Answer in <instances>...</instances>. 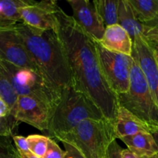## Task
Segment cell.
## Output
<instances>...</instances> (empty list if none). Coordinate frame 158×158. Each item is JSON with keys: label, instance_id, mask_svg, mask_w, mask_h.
<instances>
[{"label": "cell", "instance_id": "cell-1", "mask_svg": "<svg viewBox=\"0 0 158 158\" xmlns=\"http://www.w3.org/2000/svg\"><path fill=\"white\" fill-rule=\"evenodd\" d=\"M56 32L63 46L75 90L88 97L105 118L115 123L119 104L117 96L102 73L96 40L84 32L71 15L60 6L56 12Z\"/></svg>", "mask_w": 158, "mask_h": 158}, {"label": "cell", "instance_id": "cell-2", "mask_svg": "<svg viewBox=\"0 0 158 158\" xmlns=\"http://www.w3.org/2000/svg\"><path fill=\"white\" fill-rule=\"evenodd\" d=\"M15 29L46 80L59 90L72 87L69 65L55 29L42 30L24 23H17Z\"/></svg>", "mask_w": 158, "mask_h": 158}, {"label": "cell", "instance_id": "cell-3", "mask_svg": "<svg viewBox=\"0 0 158 158\" xmlns=\"http://www.w3.org/2000/svg\"><path fill=\"white\" fill-rule=\"evenodd\" d=\"M54 138L77 148L85 158H106L110 145L117 137L114 123L103 118L83 120L72 131Z\"/></svg>", "mask_w": 158, "mask_h": 158}, {"label": "cell", "instance_id": "cell-4", "mask_svg": "<svg viewBox=\"0 0 158 158\" xmlns=\"http://www.w3.org/2000/svg\"><path fill=\"white\" fill-rule=\"evenodd\" d=\"M105 118L100 110L86 96L73 87L65 89L58 106L51 116L48 133L51 137L64 134L88 119Z\"/></svg>", "mask_w": 158, "mask_h": 158}, {"label": "cell", "instance_id": "cell-5", "mask_svg": "<svg viewBox=\"0 0 158 158\" xmlns=\"http://www.w3.org/2000/svg\"><path fill=\"white\" fill-rule=\"evenodd\" d=\"M0 70L8 79L18 97L26 96L40 100L53 113L61 100L63 91L56 89L41 73L32 69L19 67L0 60Z\"/></svg>", "mask_w": 158, "mask_h": 158}, {"label": "cell", "instance_id": "cell-6", "mask_svg": "<svg viewBox=\"0 0 158 158\" xmlns=\"http://www.w3.org/2000/svg\"><path fill=\"white\" fill-rule=\"evenodd\" d=\"M117 100L119 106L129 110L148 125H158V106L135 57L131 71L129 89L125 94L117 95Z\"/></svg>", "mask_w": 158, "mask_h": 158}, {"label": "cell", "instance_id": "cell-7", "mask_svg": "<svg viewBox=\"0 0 158 158\" xmlns=\"http://www.w3.org/2000/svg\"><path fill=\"white\" fill-rule=\"evenodd\" d=\"M96 46L100 69L108 86L117 96L127 92L134 57L110 52L98 42Z\"/></svg>", "mask_w": 158, "mask_h": 158}, {"label": "cell", "instance_id": "cell-8", "mask_svg": "<svg viewBox=\"0 0 158 158\" xmlns=\"http://www.w3.org/2000/svg\"><path fill=\"white\" fill-rule=\"evenodd\" d=\"M0 60L41 73L26 49L23 40L15 30V26L0 28Z\"/></svg>", "mask_w": 158, "mask_h": 158}, {"label": "cell", "instance_id": "cell-9", "mask_svg": "<svg viewBox=\"0 0 158 158\" xmlns=\"http://www.w3.org/2000/svg\"><path fill=\"white\" fill-rule=\"evenodd\" d=\"M132 56L137 59L158 106V63L155 49L144 35H137L133 42Z\"/></svg>", "mask_w": 158, "mask_h": 158}, {"label": "cell", "instance_id": "cell-10", "mask_svg": "<svg viewBox=\"0 0 158 158\" xmlns=\"http://www.w3.org/2000/svg\"><path fill=\"white\" fill-rule=\"evenodd\" d=\"M56 1L45 0L35 2L28 0V3L20 9L23 23L35 29L51 30L56 27V12L58 8Z\"/></svg>", "mask_w": 158, "mask_h": 158}, {"label": "cell", "instance_id": "cell-11", "mask_svg": "<svg viewBox=\"0 0 158 158\" xmlns=\"http://www.w3.org/2000/svg\"><path fill=\"white\" fill-rule=\"evenodd\" d=\"M52 111L40 100L26 96L18 97L14 118L41 131H48Z\"/></svg>", "mask_w": 158, "mask_h": 158}, {"label": "cell", "instance_id": "cell-12", "mask_svg": "<svg viewBox=\"0 0 158 158\" xmlns=\"http://www.w3.org/2000/svg\"><path fill=\"white\" fill-rule=\"evenodd\" d=\"M73 10V18L83 31L97 42L104 35L105 27L94 2L88 0H68Z\"/></svg>", "mask_w": 158, "mask_h": 158}, {"label": "cell", "instance_id": "cell-13", "mask_svg": "<svg viewBox=\"0 0 158 158\" xmlns=\"http://www.w3.org/2000/svg\"><path fill=\"white\" fill-rule=\"evenodd\" d=\"M98 43L110 52L132 56V39L127 32L119 24L106 27L104 35Z\"/></svg>", "mask_w": 158, "mask_h": 158}, {"label": "cell", "instance_id": "cell-14", "mask_svg": "<svg viewBox=\"0 0 158 158\" xmlns=\"http://www.w3.org/2000/svg\"><path fill=\"white\" fill-rule=\"evenodd\" d=\"M117 138L135 135L142 132H149V125L122 106H119L114 123Z\"/></svg>", "mask_w": 158, "mask_h": 158}, {"label": "cell", "instance_id": "cell-15", "mask_svg": "<svg viewBox=\"0 0 158 158\" xmlns=\"http://www.w3.org/2000/svg\"><path fill=\"white\" fill-rule=\"evenodd\" d=\"M118 24L127 32L133 42L137 35H143V24L137 20L128 0H119Z\"/></svg>", "mask_w": 158, "mask_h": 158}, {"label": "cell", "instance_id": "cell-16", "mask_svg": "<svg viewBox=\"0 0 158 158\" xmlns=\"http://www.w3.org/2000/svg\"><path fill=\"white\" fill-rule=\"evenodd\" d=\"M120 140L126 144L127 149L137 156L152 155L158 153V148L149 132H142Z\"/></svg>", "mask_w": 158, "mask_h": 158}, {"label": "cell", "instance_id": "cell-17", "mask_svg": "<svg viewBox=\"0 0 158 158\" xmlns=\"http://www.w3.org/2000/svg\"><path fill=\"white\" fill-rule=\"evenodd\" d=\"M27 3L28 0H0V28L23 23L20 9Z\"/></svg>", "mask_w": 158, "mask_h": 158}, {"label": "cell", "instance_id": "cell-18", "mask_svg": "<svg viewBox=\"0 0 158 158\" xmlns=\"http://www.w3.org/2000/svg\"><path fill=\"white\" fill-rule=\"evenodd\" d=\"M137 20L142 24L158 15V0H128Z\"/></svg>", "mask_w": 158, "mask_h": 158}, {"label": "cell", "instance_id": "cell-19", "mask_svg": "<svg viewBox=\"0 0 158 158\" xmlns=\"http://www.w3.org/2000/svg\"><path fill=\"white\" fill-rule=\"evenodd\" d=\"M93 2L105 27L118 24L119 0H94Z\"/></svg>", "mask_w": 158, "mask_h": 158}, {"label": "cell", "instance_id": "cell-20", "mask_svg": "<svg viewBox=\"0 0 158 158\" xmlns=\"http://www.w3.org/2000/svg\"><path fill=\"white\" fill-rule=\"evenodd\" d=\"M0 96L7 103L10 110L11 116L14 117L16 110L18 95L1 70H0Z\"/></svg>", "mask_w": 158, "mask_h": 158}, {"label": "cell", "instance_id": "cell-21", "mask_svg": "<svg viewBox=\"0 0 158 158\" xmlns=\"http://www.w3.org/2000/svg\"><path fill=\"white\" fill-rule=\"evenodd\" d=\"M26 139L31 153L37 157L43 158L47 151L48 143L50 138L45 136L33 134L28 136Z\"/></svg>", "mask_w": 158, "mask_h": 158}, {"label": "cell", "instance_id": "cell-22", "mask_svg": "<svg viewBox=\"0 0 158 158\" xmlns=\"http://www.w3.org/2000/svg\"><path fill=\"white\" fill-rule=\"evenodd\" d=\"M0 158H22L12 137H0Z\"/></svg>", "mask_w": 158, "mask_h": 158}, {"label": "cell", "instance_id": "cell-23", "mask_svg": "<svg viewBox=\"0 0 158 158\" xmlns=\"http://www.w3.org/2000/svg\"><path fill=\"white\" fill-rule=\"evenodd\" d=\"M17 121L12 116H0V137H12L14 130L17 126Z\"/></svg>", "mask_w": 158, "mask_h": 158}, {"label": "cell", "instance_id": "cell-24", "mask_svg": "<svg viewBox=\"0 0 158 158\" xmlns=\"http://www.w3.org/2000/svg\"><path fill=\"white\" fill-rule=\"evenodd\" d=\"M143 34L147 39L151 40L154 38H158V15L154 19L143 23Z\"/></svg>", "mask_w": 158, "mask_h": 158}, {"label": "cell", "instance_id": "cell-25", "mask_svg": "<svg viewBox=\"0 0 158 158\" xmlns=\"http://www.w3.org/2000/svg\"><path fill=\"white\" fill-rule=\"evenodd\" d=\"M43 158H65V151L52 139H49L47 151Z\"/></svg>", "mask_w": 158, "mask_h": 158}, {"label": "cell", "instance_id": "cell-26", "mask_svg": "<svg viewBox=\"0 0 158 158\" xmlns=\"http://www.w3.org/2000/svg\"><path fill=\"white\" fill-rule=\"evenodd\" d=\"M12 140H13L14 143H15L17 150L21 155H26V154L31 153V151H29L27 139L26 137H22V136L14 135L12 136Z\"/></svg>", "mask_w": 158, "mask_h": 158}, {"label": "cell", "instance_id": "cell-27", "mask_svg": "<svg viewBox=\"0 0 158 158\" xmlns=\"http://www.w3.org/2000/svg\"><path fill=\"white\" fill-rule=\"evenodd\" d=\"M122 151L123 149L118 144L116 140H114L108 148L106 158H122Z\"/></svg>", "mask_w": 158, "mask_h": 158}, {"label": "cell", "instance_id": "cell-28", "mask_svg": "<svg viewBox=\"0 0 158 158\" xmlns=\"http://www.w3.org/2000/svg\"><path fill=\"white\" fill-rule=\"evenodd\" d=\"M65 148V158H85L81 153L71 145L63 143Z\"/></svg>", "mask_w": 158, "mask_h": 158}, {"label": "cell", "instance_id": "cell-29", "mask_svg": "<svg viewBox=\"0 0 158 158\" xmlns=\"http://www.w3.org/2000/svg\"><path fill=\"white\" fill-rule=\"evenodd\" d=\"M9 115H11V114L9 106L0 96V116H2V117H8Z\"/></svg>", "mask_w": 158, "mask_h": 158}, {"label": "cell", "instance_id": "cell-30", "mask_svg": "<svg viewBox=\"0 0 158 158\" xmlns=\"http://www.w3.org/2000/svg\"><path fill=\"white\" fill-rule=\"evenodd\" d=\"M149 133L152 135L158 148V125H149Z\"/></svg>", "mask_w": 158, "mask_h": 158}, {"label": "cell", "instance_id": "cell-31", "mask_svg": "<svg viewBox=\"0 0 158 158\" xmlns=\"http://www.w3.org/2000/svg\"><path fill=\"white\" fill-rule=\"evenodd\" d=\"M122 158H137L135 154L130 151L129 149H124L122 151Z\"/></svg>", "mask_w": 158, "mask_h": 158}, {"label": "cell", "instance_id": "cell-32", "mask_svg": "<svg viewBox=\"0 0 158 158\" xmlns=\"http://www.w3.org/2000/svg\"><path fill=\"white\" fill-rule=\"evenodd\" d=\"M151 43V44L156 48V49H158V38H154L151 39V40H148Z\"/></svg>", "mask_w": 158, "mask_h": 158}, {"label": "cell", "instance_id": "cell-33", "mask_svg": "<svg viewBox=\"0 0 158 158\" xmlns=\"http://www.w3.org/2000/svg\"><path fill=\"white\" fill-rule=\"evenodd\" d=\"M154 49H155V54H156V58H157V63H158V49H156L155 47H154Z\"/></svg>", "mask_w": 158, "mask_h": 158}, {"label": "cell", "instance_id": "cell-34", "mask_svg": "<svg viewBox=\"0 0 158 158\" xmlns=\"http://www.w3.org/2000/svg\"></svg>", "mask_w": 158, "mask_h": 158}]
</instances>
